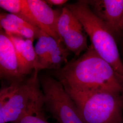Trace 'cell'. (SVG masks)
Masks as SVG:
<instances>
[{
  "instance_id": "obj_1",
  "label": "cell",
  "mask_w": 123,
  "mask_h": 123,
  "mask_svg": "<svg viewBox=\"0 0 123 123\" xmlns=\"http://www.w3.org/2000/svg\"><path fill=\"white\" fill-rule=\"evenodd\" d=\"M66 90L106 91L123 94V80L91 45L77 59L55 70Z\"/></svg>"
},
{
  "instance_id": "obj_2",
  "label": "cell",
  "mask_w": 123,
  "mask_h": 123,
  "mask_svg": "<svg viewBox=\"0 0 123 123\" xmlns=\"http://www.w3.org/2000/svg\"><path fill=\"white\" fill-rule=\"evenodd\" d=\"M79 20L97 53L112 66L123 80V62L115 36L93 12L86 0H79L65 6Z\"/></svg>"
},
{
  "instance_id": "obj_3",
  "label": "cell",
  "mask_w": 123,
  "mask_h": 123,
  "mask_svg": "<svg viewBox=\"0 0 123 123\" xmlns=\"http://www.w3.org/2000/svg\"><path fill=\"white\" fill-rule=\"evenodd\" d=\"M38 73L9 83L0 91V123H15L28 111L44 106Z\"/></svg>"
},
{
  "instance_id": "obj_4",
  "label": "cell",
  "mask_w": 123,
  "mask_h": 123,
  "mask_svg": "<svg viewBox=\"0 0 123 123\" xmlns=\"http://www.w3.org/2000/svg\"><path fill=\"white\" fill-rule=\"evenodd\" d=\"M66 91L74 102L84 123H123V94Z\"/></svg>"
},
{
  "instance_id": "obj_5",
  "label": "cell",
  "mask_w": 123,
  "mask_h": 123,
  "mask_svg": "<svg viewBox=\"0 0 123 123\" xmlns=\"http://www.w3.org/2000/svg\"><path fill=\"white\" fill-rule=\"evenodd\" d=\"M40 83L44 95V106L59 123H84L74 102L57 79L43 75Z\"/></svg>"
},
{
  "instance_id": "obj_6",
  "label": "cell",
  "mask_w": 123,
  "mask_h": 123,
  "mask_svg": "<svg viewBox=\"0 0 123 123\" xmlns=\"http://www.w3.org/2000/svg\"><path fill=\"white\" fill-rule=\"evenodd\" d=\"M90 8L104 22L114 35L122 33L123 0H86Z\"/></svg>"
},
{
  "instance_id": "obj_7",
  "label": "cell",
  "mask_w": 123,
  "mask_h": 123,
  "mask_svg": "<svg viewBox=\"0 0 123 123\" xmlns=\"http://www.w3.org/2000/svg\"><path fill=\"white\" fill-rule=\"evenodd\" d=\"M26 1L38 27L55 39L61 42L57 34V23L62 9H53L45 0H26Z\"/></svg>"
},
{
  "instance_id": "obj_8",
  "label": "cell",
  "mask_w": 123,
  "mask_h": 123,
  "mask_svg": "<svg viewBox=\"0 0 123 123\" xmlns=\"http://www.w3.org/2000/svg\"><path fill=\"white\" fill-rule=\"evenodd\" d=\"M0 77L1 79H5L9 83L24 79L19 73L18 60L13 43L1 29L0 32Z\"/></svg>"
},
{
  "instance_id": "obj_9",
  "label": "cell",
  "mask_w": 123,
  "mask_h": 123,
  "mask_svg": "<svg viewBox=\"0 0 123 123\" xmlns=\"http://www.w3.org/2000/svg\"><path fill=\"white\" fill-rule=\"evenodd\" d=\"M6 34L12 41L17 53L21 77L24 79L34 71L38 73L37 57L33 46L34 40L26 39L22 37L12 34Z\"/></svg>"
},
{
  "instance_id": "obj_10",
  "label": "cell",
  "mask_w": 123,
  "mask_h": 123,
  "mask_svg": "<svg viewBox=\"0 0 123 123\" xmlns=\"http://www.w3.org/2000/svg\"><path fill=\"white\" fill-rule=\"evenodd\" d=\"M0 25L6 33L22 37L26 39H37L42 31L38 27L10 13H0Z\"/></svg>"
},
{
  "instance_id": "obj_11",
  "label": "cell",
  "mask_w": 123,
  "mask_h": 123,
  "mask_svg": "<svg viewBox=\"0 0 123 123\" xmlns=\"http://www.w3.org/2000/svg\"><path fill=\"white\" fill-rule=\"evenodd\" d=\"M67 49L77 56L88 49L87 35L82 24L69 29L62 38Z\"/></svg>"
},
{
  "instance_id": "obj_12",
  "label": "cell",
  "mask_w": 123,
  "mask_h": 123,
  "mask_svg": "<svg viewBox=\"0 0 123 123\" xmlns=\"http://www.w3.org/2000/svg\"><path fill=\"white\" fill-rule=\"evenodd\" d=\"M0 6L9 13L17 16L38 27L26 0H0Z\"/></svg>"
},
{
  "instance_id": "obj_13",
  "label": "cell",
  "mask_w": 123,
  "mask_h": 123,
  "mask_svg": "<svg viewBox=\"0 0 123 123\" xmlns=\"http://www.w3.org/2000/svg\"><path fill=\"white\" fill-rule=\"evenodd\" d=\"M50 36L43 31H41L34 46L37 60V72L46 69L49 49Z\"/></svg>"
},
{
  "instance_id": "obj_14",
  "label": "cell",
  "mask_w": 123,
  "mask_h": 123,
  "mask_svg": "<svg viewBox=\"0 0 123 123\" xmlns=\"http://www.w3.org/2000/svg\"><path fill=\"white\" fill-rule=\"evenodd\" d=\"M79 20L65 6L58 20L57 32L62 42V38L69 29L81 25Z\"/></svg>"
},
{
  "instance_id": "obj_15",
  "label": "cell",
  "mask_w": 123,
  "mask_h": 123,
  "mask_svg": "<svg viewBox=\"0 0 123 123\" xmlns=\"http://www.w3.org/2000/svg\"><path fill=\"white\" fill-rule=\"evenodd\" d=\"M43 107L40 106L28 111L15 123H49L45 116Z\"/></svg>"
},
{
  "instance_id": "obj_16",
  "label": "cell",
  "mask_w": 123,
  "mask_h": 123,
  "mask_svg": "<svg viewBox=\"0 0 123 123\" xmlns=\"http://www.w3.org/2000/svg\"><path fill=\"white\" fill-rule=\"evenodd\" d=\"M45 1L50 6H60L66 4V3L68 1V0H45Z\"/></svg>"
},
{
  "instance_id": "obj_17",
  "label": "cell",
  "mask_w": 123,
  "mask_h": 123,
  "mask_svg": "<svg viewBox=\"0 0 123 123\" xmlns=\"http://www.w3.org/2000/svg\"><path fill=\"white\" fill-rule=\"evenodd\" d=\"M122 36H123V27H122Z\"/></svg>"
}]
</instances>
